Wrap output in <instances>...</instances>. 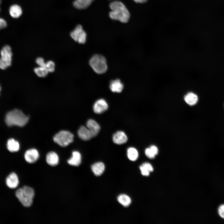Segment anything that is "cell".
I'll return each instance as SVG.
<instances>
[{"label": "cell", "mask_w": 224, "mask_h": 224, "mask_svg": "<svg viewBox=\"0 0 224 224\" xmlns=\"http://www.w3.org/2000/svg\"><path fill=\"white\" fill-rule=\"evenodd\" d=\"M111 11L109 16L112 19L117 20L123 23L128 22L130 17V13L124 5L119 1H113L110 3Z\"/></svg>", "instance_id": "obj_1"}, {"label": "cell", "mask_w": 224, "mask_h": 224, "mask_svg": "<svg viewBox=\"0 0 224 224\" xmlns=\"http://www.w3.org/2000/svg\"><path fill=\"white\" fill-rule=\"evenodd\" d=\"M15 195L22 206L25 207H29L32 204L35 192L32 188L27 185H24L15 189Z\"/></svg>", "instance_id": "obj_2"}, {"label": "cell", "mask_w": 224, "mask_h": 224, "mask_svg": "<svg viewBox=\"0 0 224 224\" xmlns=\"http://www.w3.org/2000/svg\"><path fill=\"white\" fill-rule=\"evenodd\" d=\"M29 117L20 110L15 109L7 114L5 121L9 126L14 125L19 127L24 126L28 122Z\"/></svg>", "instance_id": "obj_3"}, {"label": "cell", "mask_w": 224, "mask_h": 224, "mask_svg": "<svg viewBox=\"0 0 224 224\" xmlns=\"http://www.w3.org/2000/svg\"><path fill=\"white\" fill-rule=\"evenodd\" d=\"M89 64L94 71L98 74L104 73L107 69L106 59L100 54L93 56L90 60Z\"/></svg>", "instance_id": "obj_4"}, {"label": "cell", "mask_w": 224, "mask_h": 224, "mask_svg": "<svg viewBox=\"0 0 224 224\" xmlns=\"http://www.w3.org/2000/svg\"><path fill=\"white\" fill-rule=\"evenodd\" d=\"M0 69L5 70L12 65V53L11 47L8 45L3 46L0 51Z\"/></svg>", "instance_id": "obj_5"}, {"label": "cell", "mask_w": 224, "mask_h": 224, "mask_svg": "<svg viewBox=\"0 0 224 224\" xmlns=\"http://www.w3.org/2000/svg\"><path fill=\"white\" fill-rule=\"evenodd\" d=\"M74 135L70 132L61 130L56 133L53 137L54 141L62 147H66L72 142Z\"/></svg>", "instance_id": "obj_6"}, {"label": "cell", "mask_w": 224, "mask_h": 224, "mask_svg": "<svg viewBox=\"0 0 224 224\" xmlns=\"http://www.w3.org/2000/svg\"><path fill=\"white\" fill-rule=\"evenodd\" d=\"M70 35L73 40L79 44H83L86 42V34L80 25H77L75 29L70 32Z\"/></svg>", "instance_id": "obj_7"}, {"label": "cell", "mask_w": 224, "mask_h": 224, "mask_svg": "<svg viewBox=\"0 0 224 224\" xmlns=\"http://www.w3.org/2000/svg\"><path fill=\"white\" fill-rule=\"evenodd\" d=\"M5 184L9 188L15 189L20 185V180L17 174L14 172L9 174L5 179Z\"/></svg>", "instance_id": "obj_8"}, {"label": "cell", "mask_w": 224, "mask_h": 224, "mask_svg": "<svg viewBox=\"0 0 224 224\" xmlns=\"http://www.w3.org/2000/svg\"><path fill=\"white\" fill-rule=\"evenodd\" d=\"M108 105L106 100L103 99L97 100L94 103L93 109L95 113L100 114L106 111L108 109Z\"/></svg>", "instance_id": "obj_9"}, {"label": "cell", "mask_w": 224, "mask_h": 224, "mask_svg": "<svg viewBox=\"0 0 224 224\" xmlns=\"http://www.w3.org/2000/svg\"><path fill=\"white\" fill-rule=\"evenodd\" d=\"M25 161L29 163L35 162L39 159V154L37 150L34 148H31L27 150L24 154Z\"/></svg>", "instance_id": "obj_10"}, {"label": "cell", "mask_w": 224, "mask_h": 224, "mask_svg": "<svg viewBox=\"0 0 224 224\" xmlns=\"http://www.w3.org/2000/svg\"><path fill=\"white\" fill-rule=\"evenodd\" d=\"M86 126L90 130L93 138L96 136L99 133L100 127L99 124L95 120L90 119L86 123Z\"/></svg>", "instance_id": "obj_11"}, {"label": "cell", "mask_w": 224, "mask_h": 224, "mask_svg": "<svg viewBox=\"0 0 224 224\" xmlns=\"http://www.w3.org/2000/svg\"><path fill=\"white\" fill-rule=\"evenodd\" d=\"M128 137L123 131H118L114 133L112 136V140L115 144L122 145L126 143L128 141Z\"/></svg>", "instance_id": "obj_12"}, {"label": "cell", "mask_w": 224, "mask_h": 224, "mask_svg": "<svg viewBox=\"0 0 224 224\" xmlns=\"http://www.w3.org/2000/svg\"><path fill=\"white\" fill-rule=\"evenodd\" d=\"M77 133L79 138L84 141H88L92 138L90 130L86 126H81L78 130Z\"/></svg>", "instance_id": "obj_13"}, {"label": "cell", "mask_w": 224, "mask_h": 224, "mask_svg": "<svg viewBox=\"0 0 224 224\" xmlns=\"http://www.w3.org/2000/svg\"><path fill=\"white\" fill-rule=\"evenodd\" d=\"M47 163L51 166L57 165L59 161L58 156L56 153L54 152H49L46 156Z\"/></svg>", "instance_id": "obj_14"}, {"label": "cell", "mask_w": 224, "mask_h": 224, "mask_svg": "<svg viewBox=\"0 0 224 224\" xmlns=\"http://www.w3.org/2000/svg\"><path fill=\"white\" fill-rule=\"evenodd\" d=\"M82 156L80 153L77 151H73L72 153V157L68 159V163L71 166H78L81 162Z\"/></svg>", "instance_id": "obj_15"}, {"label": "cell", "mask_w": 224, "mask_h": 224, "mask_svg": "<svg viewBox=\"0 0 224 224\" xmlns=\"http://www.w3.org/2000/svg\"><path fill=\"white\" fill-rule=\"evenodd\" d=\"M110 88L114 92L120 93L123 89L124 85L119 79H116L110 82Z\"/></svg>", "instance_id": "obj_16"}, {"label": "cell", "mask_w": 224, "mask_h": 224, "mask_svg": "<svg viewBox=\"0 0 224 224\" xmlns=\"http://www.w3.org/2000/svg\"><path fill=\"white\" fill-rule=\"evenodd\" d=\"M91 169L95 175L99 176L104 172L105 170V166L102 162H96L92 165Z\"/></svg>", "instance_id": "obj_17"}, {"label": "cell", "mask_w": 224, "mask_h": 224, "mask_svg": "<svg viewBox=\"0 0 224 224\" xmlns=\"http://www.w3.org/2000/svg\"><path fill=\"white\" fill-rule=\"evenodd\" d=\"M94 0H75L73 3V6L76 8L81 10L88 7Z\"/></svg>", "instance_id": "obj_18"}, {"label": "cell", "mask_w": 224, "mask_h": 224, "mask_svg": "<svg viewBox=\"0 0 224 224\" xmlns=\"http://www.w3.org/2000/svg\"><path fill=\"white\" fill-rule=\"evenodd\" d=\"M184 100L188 104L192 106L197 103L198 98V96L195 93L189 92L184 96Z\"/></svg>", "instance_id": "obj_19"}, {"label": "cell", "mask_w": 224, "mask_h": 224, "mask_svg": "<svg viewBox=\"0 0 224 224\" xmlns=\"http://www.w3.org/2000/svg\"><path fill=\"white\" fill-rule=\"evenodd\" d=\"M7 147L8 150L12 153L17 152L20 149L19 142L13 138L10 139L7 141Z\"/></svg>", "instance_id": "obj_20"}, {"label": "cell", "mask_w": 224, "mask_h": 224, "mask_svg": "<svg viewBox=\"0 0 224 224\" xmlns=\"http://www.w3.org/2000/svg\"><path fill=\"white\" fill-rule=\"evenodd\" d=\"M9 12L12 17L17 18L21 15L22 10L20 6L17 5H14L10 7Z\"/></svg>", "instance_id": "obj_21"}, {"label": "cell", "mask_w": 224, "mask_h": 224, "mask_svg": "<svg viewBox=\"0 0 224 224\" xmlns=\"http://www.w3.org/2000/svg\"><path fill=\"white\" fill-rule=\"evenodd\" d=\"M127 155L129 160L131 161H135L138 157V153L135 148L131 147L127 149Z\"/></svg>", "instance_id": "obj_22"}, {"label": "cell", "mask_w": 224, "mask_h": 224, "mask_svg": "<svg viewBox=\"0 0 224 224\" xmlns=\"http://www.w3.org/2000/svg\"><path fill=\"white\" fill-rule=\"evenodd\" d=\"M117 200L119 202L125 207L128 206L131 202L130 197L125 194H121L117 197Z\"/></svg>", "instance_id": "obj_23"}, {"label": "cell", "mask_w": 224, "mask_h": 224, "mask_svg": "<svg viewBox=\"0 0 224 224\" xmlns=\"http://www.w3.org/2000/svg\"><path fill=\"white\" fill-rule=\"evenodd\" d=\"M34 70L37 75L41 77H46L49 72L47 69L44 67H36L34 69Z\"/></svg>", "instance_id": "obj_24"}, {"label": "cell", "mask_w": 224, "mask_h": 224, "mask_svg": "<svg viewBox=\"0 0 224 224\" xmlns=\"http://www.w3.org/2000/svg\"><path fill=\"white\" fill-rule=\"evenodd\" d=\"M55 65L52 61L50 60L45 63L44 68L49 72H53L55 70Z\"/></svg>", "instance_id": "obj_25"}, {"label": "cell", "mask_w": 224, "mask_h": 224, "mask_svg": "<svg viewBox=\"0 0 224 224\" xmlns=\"http://www.w3.org/2000/svg\"><path fill=\"white\" fill-rule=\"evenodd\" d=\"M145 153L146 156L150 159H153L155 156L150 147L146 149Z\"/></svg>", "instance_id": "obj_26"}, {"label": "cell", "mask_w": 224, "mask_h": 224, "mask_svg": "<svg viewBox=\"0 0 224 224\" xmlns=\"http://www.w3.org/2000/svg\"><path fill=\"white\" fill-rule=\"evenodd\" d=\"M217 212L219 216L224 219V204H221L219 207Z\"/></svg>", "instance_id": "obj_27"}, {"label": "cell", "mask_w": 224, "mask_h": 224, "mask_svg": "<svg viewBox=\"0 0 224 224\" xmlns=\"http://www.w3.org/2000/svg\"><path fill=\"white\" fill-rule=\"evenodd\" d=\"M35 62L40 67H44L45 63L44 62V59L42 57H37L35 60Z\"/></svg>", "instance_id": "obj_28"}, {"label": "cell", "mask_w": 224, "mask_h": 224, "mask_svg": "<svg viewBox=\"0 0 224 224\" xmlns=\"http://www.w3.org/2000/svg\"><path fill=\"white\" fill-rule=\"evenodd\" d=\"M139 168L142 175L146 176L149 175L150 172L142 165L140 166Z\"/></svg>", "instance_id": "obj_29"}, {"label": "cell", "mask_w": 224, "mask_h": 224, "mask_svg": "<svg viewBox=\"0 0 224 224\" xmlns=\"http://www.w3.org/2000/svg\"><path fill=\"white\" fill-rule=\"evenodd\" d=\"M142 165L149 172L153 171V168L152 166L149 163L145 162L143 163Z\"/></svg>", "instance_id": "obj_30"}, {"label": "cell", "mask_w": 224, "mask_h": 224, "mask_svg": "<svg viewBox=\"0 0 224 224\" xmlns=\"http://www.w3.org/2000/svg\"><path fill=\"white\" fill-rule=\"evenodd\" d=\"M7 26L6 21L3 19L0 18V30L5 28Z\"/></svg>", "instance_id": "obj_31"}, {"label": "cell", "mask_w": 224, "mask_h": 224, "mask_svg": "<svg viewBox=\"0 0 224 224\" xmlns=\"http://www.w3.org/2000/svg\"><path fill=\"white\" fill-rule=\"evenodd\" d=\"M149 147L155 156L157 155L158 153V149L157 147L154 145H152Z\"/></svg>", "instance_id": "obj_32"}, {"label": "cell", "mask_w": 224, "mask_h": 224, "mask_svg": "<svg viewBox=\"0 0 224 224\" xmlns=\"http://www.w3.org/2000/svg\"><path fill=\"white\" fill-rule=\"evenodd\" d=\"M135 2L137 3H143L147 2L148 0H133Z\"/></svg>", "instance_id": "obj_33"}, {"label": "cell", "mask_w": 224, "mask_h": 224, "mask_svg": "<svg viewBox=\"0 0 224 224\" xmlns=\"http://www.w3.org/2000/svg\"><path fill=\"white\" fill-rule=\"evenodd\" d=\"M1 86L0 85V92H1Z\"/></svg>", "instance_id": "obj_34"}, {"label": "cell", "mask_w": 224, "mask_h": 224, "mask_svg": "<svg viewBox=\"0 0 224 224\" xmlns=\"http://www.w3.org/2000/svg\"><path fill=\"white\" fill-rule=\"evenodd\" d=\"M1 3V0H0V4Z\"/></svg>", "instance_id": "obj_35"}]
</instances>
